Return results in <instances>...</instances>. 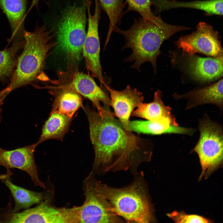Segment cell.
I'll return each instance as SVG.
<instances>
[{"label":"cell","mask_w":223,"mask_h":223,"mask_svg":"<svg viewBox=\"0 0 223 223\" xmlns=\"http://www.w3.org/2000/svg\"><path fill=\"white\" fill-rule=\"evenodd\" d=\"M83 109L94 150L91 172L95 175L129 170L133 174L140 165L149 161L151 152L144 149L143 141L125 130L114 113L101 115L89 106Z\"/></svg>","instance_id":"obj_1"},{"label":"cell","mask_w":223,"mask_h":223,"mask_svg":"<svg viewBox=\"0 0 223 223\" xmlns=\"http://www.w3.org/2000/svg\"><path fill=\"white\" fill-rule=\"evenodd\" d=\"M87 0H50L47 27L56 38L55 46L71 62L81 59L86 31Z\"/></svg>","instance_id":"obj_2"},{"label":"cell","mask_w":223,"mask_h":223,"mask_svg":"<svg viewBox=\"0 0 223 223\" xmlns=\"http://www.w3.org/2000/svg\"><path fill=\"white\" fill-rule=\"evenodd\" d=\"M190 29L168 24L161 17L155 22L140 18L134 20L128 29L123 30L116 26L113 31L125 37V43L123 49L132 50V53L125 59V61L133 62L131 68L140 71V67L143 63L150 62L155 74L157 59L160 53V48L162 43L175 33Z\"/></svg>","instance_id":"obj_3"},{"label":"cell","mask_w":223,"mask_h":223,"mask_svg":"<svg viewBox=\"0 0 223 223\" xmlns=\"http://www.w3.org/2000/svg\"><path fill=\"white\" fill-rule=\"evenodd\" d=\"M134 179L126 186L115 187L97 180L100 191L115 212L128 222L149 223L155 221L146 181L141 172L134 173Z\"/></svg>","instance_id":"obj_4"},{"label":"cell","mask_w":223,"mask_h":223,"mask_svg":"<svg viewBox=\"0 0 223 223\" xmlns=\"http://www.w3.org/2000/svg\"><path fill=\"white\" fill-rule=\"evenodd\" d=\"M24 49L17 58L16 68L9 85L11 92L32 83L42 71L50 50L56 46L55 35L44 24H37L34 31H23Z\"/></svg>","instance_id":"obj_5"},{"label":"cell","mask_w":223,"mask_h":223,"mask_svg":"<svg viewBox=\"0 0 223 223\" xmlns=\"http://www.w3.org/2000/svg\"><path fill=\"white\" fill-rule=\"evenodd\" d=\"M200 137L192 151L199 156L202 168L199 179L208 176L222 163L223 136L221 125L206 115L199 122Z\"/></svg>","instance_id":"obj_6"},{"label":"cell","mask_w":223,"mask_h":223,"mask_svg":"<svg viewBox=\"0 0 223 223\" xmlns=\"http://www.w3.org/2000/svg\"><path fill=\"white\" fill-rule=\"evenodd\" d=\"M43 198L36 207L17 212L19 223H80L79 206L59 208L54 203L55 188L47 181Z\"/></svg>","instance_id":"obj_7"},{"label":"cell","mask_w":223,"mask_h":223,"mask_svg":"<svg viewBox=\"0 0 223 223\" xmlns=\"http://www.w3.org/2000/svg\"><path fill=\"white\" fill-rule=\"evenodd\" d=\"M97 180L91 172L83 182L85 199L79 206L80 223L124 222L98 188Z\"/></svg>","instance_id":"obj_8"},{"label":"cell","mask_w":223,"mask_h":223,"mask_svg":"<svg viewBox=\"0 0 223 223\" xmlns=\"http://www.w3.org/2000/svg\"><path fill=\"white\" fill-rule=\"evenodd\" d=\"M175 43L188 55L198 53L213 57L223 56L218 32L204 22L199 23L195 31L181 36Z\"/></svg>","instance_id":"obj_9"},{"label":"cell","mask_w":223,"mask_h":223,"mask_svg":"<svg viewBox=\"0 0 223 223\" xmlns=\"http://www.w3.org/2000/svg\"><path fill=\"white\" fill-rule=\"evenodd\" d=\"M92 3L90 0H87L88 28L82 54L87 69L99 80L102 87L106 84L103 76L100 59V47L98 27L99 21L101 19V8L98 0H95L94 13L92 15L90 10Z\"/></svg>","instance_id":"obj_10"},{"label":"cell","mask_w":223,"mask_h":223,"mask_svg":"<svg viewBox=\"0 0 223 223\" xmlns=\"http://www.w3.org/2000/svg\"><path fill=\"white\" fill-rule=\"evenodd\" d=\"M37 146L35 143L11 150H7L0 147V166L7 169V175L10 177L12 173L10 169L16 168L27 173L35 186L46 188L45 183L39 179L34 154Z\"/></svg>","instance_id":"obj_11"},{"label":"cell","mask_w":223,"mask_h":223,"mask_svg":"<svg viewBox=\"0 0 223 223\" xmlns=\"http://www.w3.org/2000/svg\"><path fill=\"white\" fill-rule=\"evenodd\" d=\"M105 87L110 93L111 106L115 115L125 130L131 131L129 117L134 109L143 102L144 97L142 93L129 85L121 91L113 89L106 85Z\"/></svg>","instance_id":"obj_12"},{"label":"cell","mask_w":223,"mask_h":223,"mask_svg":"<svg viewBox=\"0 0 223 223\" xmlns=\"http://www.w3.org/2000/svg\"><path fill=\"white\" fill-rule=\"evenodd\" d=\"M72 74L70 82L64 84L90 100L100 115L109 113L110 111L103 107L100 102L108 107L111 106L110 97L98 86L92 77L88 74L77 70Z\"/></svg>","instance_id":"obj_13"},{"label":"cell","mask_w":223,"mask_h":223,"mask_svg":"<svg viewBox=\"0 0 223 223\" xmlns=\"http://www.w3.org/2000/svg\"><path fill=\"white\" fill-rule=\"evenodd\" d=\"M188 56V71L194 79L206 82L216 80L222 77L223 56L203 58L195 54Z\"/></svg>","instance_id":"obj_14"},{"label":"cell","mask_w":223,"mask_h":223,"mask_svg":"<svg viewBox=\"0 0 223 223\" xmlns=\"http://www.w3.org/2000/svg\"><path fill=\"white\" fill-rule=\"evenodd\" d=\"M223 79L205 87L196 89L186 94H178L174 93L176 100L186 98L188 100L186 109L207 104L216 105L220 110L223 104Z\"/></svg>","instance_id":"obj_15"},{"label":"cell","mask_w":223,"mask_h":223,"mask_svg":"<svg viewBox=\"0 0 223 223\" xmlns=\"http://www.w3.org/2000/svg\"><path fill=\"white\" fill-rule=\"evenodd\" d=\"M129 126L132 131L153 135L179 134L191 135L195 131L193 129L180 127L177 122L168 118L153 121H130Z\"/></svg>","instance_id":"obj_16"},{"label":"cell","mask_w":223,"mask_h":223,"mask_svg":"<svg viewBox=\"0 0 223 223\" xmlns=\"http://www.w3.org/2000/svg\"><path fill=\"white\" fill-rule=\"evenodd\" d=\"M51 89L54 96L51 111H58L72 118L79 108H83L81 95L72 89L63 84Z\"/></svg>","instance_id":"obj_17"},{"label":"cell","mask_w":223,"mask_h":223,"mask_svg":"<svg viewBox=\"0 0 223 223\" xmlns=\"http://www.w3.org/2000/svg\"><path fill=\"white\" fill-rule=\"evenodd\" d=\"M162 96L161 91L157 90L155 93L152 102L148 103H141L136 110L133 111L131 116L150 121L168 118L177 122L174 116L172 113L171 108L166 106L163 102Z\"/></svg>","instance_id":"obj_18"},{"label":"cell","mask_w":223,"mask_h":223,"mask_svg":"<svg viewBox=\"0 0 223 223\" xmlns=\"http://www.w3.org/2000/svg\"><path fill=\"white\" fill-rule=\"evenodd\" d=\"M158 11L177 8H188L204 11L210 15H223V0H208L191 2L175 0H151Z\"/></svg>","instance_id":"obj_19"},{"label":"cell","mask_w":223,"mask_h":223,"mask_svg":"<svg viewBox=\"0 0 223 223\" xmlns=\"http://www.w3.org/2000/svg\"><path fill=\"white\" fill-rule=\"evenodd\" d=\"M72 120L68 116L58 111H51L43 125L37 146L41 143L51 139L62 141L68 130Z\"/></svg>","instance_id":"obj_20"},{"label":"cell","mask_w":223,"mask_h":223,"mask_svg":"<svg viewBox=\"0 0 223 223\" xmlns=\"http://www.w3.org/2000/svg\"><path fill=\"white\" fill-rule=\"evenodd\" d=\"M7 174L0 176V179L10 190L15 201L12 211L19 212L22 209L29 208L32 205L38 204L42 200L43 192H38L29 190L18 186L12 183Z\"/></svg>","instance_id":"obj_21"},{"label":"cell","mask_w":223,"mask_h":223,"mask_svg":"<svg viewBox=\"0 0 223 223\" xmlns=\"http://www.w3.org/2000/svg\"><path fill=\"white\" fill-rule=\"evenodd\" d=\"M0 6L8 19L13 36L21 33L26 8V0H0Z\"/></svg>","instance_id":"obj_22"},{"label":"cell","mask_w":223,"mask_h":223,"mask_svg":"<svg viewBox=\"0 0 223 223\" xmlns=\"http://www.w3.org/2000/svg\"><path fill=\"white\" fill-rule=\"evenodd\" d=\"M23 44V39L17 40L9 48L0 51V81H11L17 65V53Z\"/></svg>","instance_id":"obj_23"},{"label":"cell","mask_w":223,"mask_h":223,"mask_svg":"<svg viewBox=\"0 0 223 223\" xmlns=\"http://www.w3.org/2000/svg\"><path fill=\"white\" fill-rule=\"evenodd\" d=\"M101 9L107 15L109 24L108 30L105 43V47L109 40L114 27L119 24L124 15L123 11L125 3L124 0H98Z\"/></svg>","instance_id":"obj_24"},{"label":"cell","mask_w":223,"mask_h":223,"mask_svg":"<svg viewBox=\"0 0 223 223\" xmlns=\"http://www.w3.org/2000/svg\"><path fill=\"white\" fill-rule=\"evenodd\" d=\"M128 5L124 13L130 11L138 13L144 20L156 22L160 17L159 15H154L151 11L152 5L151 0H125Z\"/></svg>","instance_id":"obj_25"},{"label":"cell","mask_w":223,"mask_h":223,"mask_svg":"<svg viewBox=\"0 0 223 223\" xmlns=\"http://www.w3.org/2000/svg\"><path fill=\"white\" fill-rule=\"evenodd\" d=\"M167 216L176 223H200L211 222L210 220L203 217L196 215L187 214L183 212L174 211Z\"/></svg>","instance_id":"obj_26"},{"label":"cell","mask_w":223,"mask_h":223,"mask_svg":"<svg viewBox=\"0 0 223 223\" xmlns=\"http://www.w3.org/2000/svg\"><path fill=\"white\" fill-rule=\"evenodd\" d=\"M11 92L10 90L7 86L0 92V123L2 118L1 116L2 111L1 106L3 103L5 98Z\"/></svg>","instance_id":"obj_27"}]
</instances>
